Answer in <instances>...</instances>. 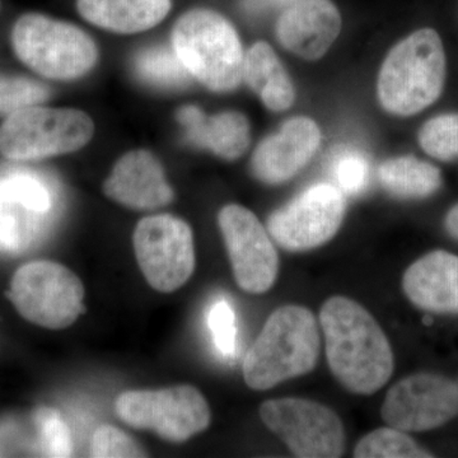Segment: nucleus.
I'll return each instance as SVG.
<instances>
[{"mask_svg":"<svg viewBox=\"0 0 458 458\" xmlns=\"http://www.w3.org/2000/svg\"><path fill=\"white\" fill-rule=\"evenodd\" d=\"M117 417L134 429L152 430L168 442L182 443L204 432L210 408L198 388L190 385L162 390L126 391L116 400Z\"/></svg>","mask_w":458,"mask_h":458,"instance_id":"6e6552de","label":"nucleus"},{"mask_svg":"<svg viewBox=\"0 0 458 458\" xmlns=\"http://www.w3.org/2000/svg\"><path fill=\"white\" fill-rule=\"evenodd\" d=\"M297 2H300V0H240L243 11L246 13L252 14V16L283 12Z\"/></svg>","mask_w":458,"mask_h":458,"instance_id":"7c9ffc66","label":"nucleus"},{"mask_svg":"<svg viewBox=\"0 0 458 458\" xmlns=\"http://www.w3.org/2000/svg\"><path fill=\"white\" fill-rule=\"evenodd\" d=\"M424 152L439 161L458 159V114L433 117L419 131Z\"/></svg>","mask_w":458,"mask_h":458,"instance_id":"b1692460","label":"nucleus"},{"mask_svg":"<svg viewBox=\"0 0 458 458\" xmlns=\"http://www.w3.org/2000/svg\"><path fill=\"white\" fill-rule=\"evenodd\" d=\"M445 81L441 38L432 29L419 30L386 57L379 72L378 98L388 113L412 116L439 98Z\"/></svg>","mask_w":458,"mask_h":458,"instance_id":"7ed1b4c3","label":"nucleus"},{"mask_svg":"<svg viewBox=\"0 0 458 458\" xmlns=\"http://www.w3.org/2000/svg\"><path fill=\"white\" fill-rule=\"evenodd\" d=\"M104 192L111 200L132 210H156L174 200V190L165 180L164 167L147 150H132L123 156L105 181Z\"/></svg>","mask_w":458,"mask_h":458,"instance_id":"2eb2a0df","label":"nucleus"},{"mask_svg":"<svg viewBox=\"0 0 458 458\" xmlns=\"http://www.w3.org/2000/svg\"><path fill=\"white\" fill-rule=\"evenodd\" d=\"M135 73L144 83L162 89H181L191 83L192 75L174 49L153 47L135 57Z\"/></svg>","mask_w":458,"mask_h":458,"instance_id":"4be33fe9","label":"nucleus"},{"mask_svg":"<svg viewBox=\"0 0 458 458\" xmlns=\"http://www.w3.org/2000/svg\"><path fill=\"white\" fill-rule=\"evenodd\" d=\"M12 45L21 62L50 80L82 77L98 57V47L86 32L42 14L21 17L12 31Z\"/></svg>","mask_w":458,"mask_h":458,"instance_id":"39448f33","label":"nucleus"},{"mask_svg":"<svg viewBox=\"0 0 458 458\" xmlns=\"http://www.w3.org/2000/svg\"><path fill=\"white\" fill-rule=\"evenodd\" d=\"M90 454L98 458L147 457L146 451L131 437L108 424L96 429Z\"/></svg>","mask_w":458,"mask_h":458,"instance_id":"cd10ccee","label":"nucleus"},{"mask_svg":"<svg viewBox=\"0 0 458 458\" xmlns=\"http://www.w3.org/2000/svg\"><path fill=\"white\" fill-rule=\"evenodd\" d=\"M410 302L424 311L438 315L458 313V256L430 252L415 261L403 279Z\"/></svg>","mask_w":458,"mask_h":458,"instance_id":"f3484780","label":"nucleus"},{"mask_svg":"<svg viewBox=\"0 0 458 458\" xmlns=\"http://www.w3.org/2000/svg\"><path fill=\"white\" fill-rule=\"evenodd\" d=\"M331 372L352 394L381 390L394 372L390 342L375 318L351 298H330L319 311Z\"/></svg>","mask_w":458,"mask_h":458,"instance_id":"f257e3e1","label":"nucleus"},{"mask_svg":"<svg viewBox=\"0 0 458 458\" xmlns=\"http://www.w3.org/2000/svg\"><path fill=\"white\" fill-rule=\"evenodd\" d=\"M333 174L336 188L344 195L355 197L361 194L369 186V159L357 150H344L334 159Z\"/></svg>","mask_w":458,"mask_h":458,"instance_id":"bb28decb","label":"nucleus"},{"mask_svg":"<svg viewBox=\"0 0 458 458\" xmlns=\"http://www.w3.org/2000/svg\"><path fill=\"white\" fill-rule=\"evenodd\" d=\"M84 20L119 33L147 31L164 21L171 0H77Z\"/></svg>","mask_w":458,"mask_h":458,"instance_id":"6ab92c4d","label":"nucleus"},{"mask_svg":"<svg viewBox=\"0 0 458 458\" xmlns=\"http://www.w3.org/2000/svg\"><path fill=\"white\" fill-rule=\"evenodd\" d=\"M23 437V430L16 424H0V457L16 456L20 452L31 451Z\"/></svg>","mask_w":458,"mask_h":458,"instance_id":"c756f323","label":"nucleus"},{"mask_svg":"<svg viewBox=\"0 0 458 458\" xmlns=\"http://www.w3.org/2000/svg\"><path fill=\"white\" fill-rule=\"evenodd\" d=\"M342 30V16L331 0H300L280 14L276 35L283 47L306 60L325 55Z\"/></svg>","mask_w":458,"mask_h":458,"instance_id":"dca6fc26","label":"nucleus"},{"mask_svg":"<svg viewBox=\"0 0 458 458\" xmlns=\"http://www.w3.org/2000/svg\"><path fill=\"white\" fill-rule=\"evenodd\" d=\"M172 42L189 73L207 89L228 92L242 82V45L234 27L216 12L192 9L183 14Z\"/></svg>","mask_w":458,"mask_h":458,"instance_id":"20e7f679","label":"nucleus"},{"mask_svg":"<svg viewBox=\"0 0 458 458\" xmlns=\"http://www.w3.org/2000/svg\"><path fill=\"white\" fill-rule=\"evenodd\" d=\"M344 216L343 192L331 183H318L271 214L267 231L283 249L309 251L335 236Z\"/></svg>","mask_w":458,"mask_h":458,"instance_id":"9b49d317","label":"nucleus"},{"mask_svg":"<svg viewBox=\"0 0 458 458\" xmlns=\"http://www.w3.org/2000/svg\"><path fill=\"white\" fill-rule=\"evenodd\" d=\"M260 417L295 457L343 456L345 450L343 421L335 411L322 403L298 397L265 401Z\"/></svg>","mask_w":458,"mask_h":458,"instance_id":"9d476101","label":"nucleus"},{"mask_svg":"<svg viewBox=\"0 0 458 458\" xmlns=\"http://www.w3.org/2000/svg\"><path fill=\"white\" fill-rule=\"evenodd\" d=\"M354 457L427 458L433 454L421 448L406 432L387 427L364 436L355 447Z\"/></svg>","mask_w":458,"mask_h":458,"instance_id":"5701e85b","label":"nucleus"},{"mask_svg":"<svg viewBox=\"0 0 458 458\" xmlns=\"http://www.w3.org/2000/svg\"><path fill=\"white\" fill-rule=\"evenodd\" d=\"M132 243L141 273L156 291L172 293L191 278L194 237L182 219L170 214L147 216L138 223Z\"/></svg>","mask_w":458,"mask_h":458,"instance_id":"1a4fd4ad","label":"nucleus"},{"mask_svg":"<svg viewBox=\"0 0 458 458\" xmlns=\"http://www.w3.org/2000/svg\"><path fill=\"white\" fill-rule=\"evenodd\" d=\"M218 223L238 286L252 294L269 291L278 278L279 256L258 216L231 204L219 212Z\"/></svg>","mask_w":458,"mask_h":458,"instance_id":"f8f14e48","label":"nucleus"},{"mask_svg":"<svg viewBox=\"0 0 458 458\" xmlns=\"http://www.w3.org/2000/svg\"><path fill=\"white\" fill-rule=\"evenodd\" d=\"M321 339L318 321L302 306L280 307L271 313L260 335L247 352L243 378L252 390L264 391L307 375L318 364Z\"/></svg>","mask_w":458,"mask_h":458,"instance_id":"f03ea898","label":"nucleus"},{"mask_svg":"<svg viewBox=\"0 0 458 458\" xmlns=\"http://www.w3.org/2000/svg\"><path fill=\"white\" fill-rule=\"evenodd\" d=\"M319 143L318 123L309 117H293L258 147L252 157V172L256 179L269 185L285 182L306 167Z\"/></svg>","mask_w":458,"mask_h":458,"instance_id":"4468645a","label":"nucleus"},{"mask_svg":"<svg viewBox=\"0 0 458 458\" xmlns=\"http://www.w3.org/2000/svg\"><path fill=\"white\" fill-rule=\"evenodd\" d=\"M176 117L192 144L208 148L228 161L240 158L250 146V123L242 114L228 111L207 116L197 106H186Z\"/></svg>","mask_w":458,"mask_h":458,"instance_id":"a211bd4d","label":"nucleus"},{"mask_svg":"<svg viewBox=\"0 0 458 458\" xmlns=\"http://www.w3.org/2000/svg\"><path fill=\"white\" fill-rule=\"evenodd\" d=\"M243 80L270 110L285 111L293 105V83L267 42H258L245 54Z\"/></svg>","mask_w":458,"mask_h":458,"instance_id":"aec40b11","label":"nucleus"},{"mask_svg":"<svg viewBox=\"0 0 458 458\" xmlns=\"http://www.w3.org/2000/svg\"><path fill=\"white\" fill-rule=\"evenodd\" d=\"M381 415L403 432L436 429L458 417V382L432 373L406 377L386 394Z\"/></svg>","mask_w":458,"mask_h":458,"instance_id":"ddd939ff","label":"nucleus"},{"mask_svg":"<svg viewBox=\"0 0 458 458\" xmlns=\"http://www.w3.org/2000/svg\"><path fill=\"white\" fill-rule=\"evenodd\" d=\"M95 125L83 111L32 106L0 125V153L13 161H38L75 152L92 140Z\"/></svg>","mask_w":458,"mask_h":458,"instance_id":"423d86ee","label":"nucleus"},{"mask_svg":"<svg viewBox=\"0 0 458 458\" xmlns=\"http://www.w3.org/2000/svg\"><path fill=\"white\" fill-rule=\"evenodd\" d=\"M209 327L216 351L225 357H232L236 352V315L227 301L221 300L213 304Z\"/></svg>","mask_w":458,"mask_h":458,"instance_id":"c85d7f7f","label":"nucleus"},{"mask_svg":"<svg viewBox=\"0 0 458 458\" xmlns=\"http://www.w3.org/2000/svg\"><path fill=\"white\" fill-rule=\"evenodd\" d=\"M50 98L49 87L25 77L0 74V114L38 106Z\"/></svg>","mask_w":458,"mask_h":458,"instance_id":"393cba45","label":"nucleus"},{"mask_svg":"<svg viewBox=\"0 0 458 458\" xmlns=\"http://www.w3.org/2000/svg\"><path fill=\"white\" fill-rule=\"evenodd\" d=\"M35 424L38 428L40 454L51 457L72 456L71 436L56 410H38Z\"/></svg>","mask_w":458,"mask_h":458,"instance_id":"a878e982","label":"nucleus"},{"mask_svg":"<svg viewBox=\"0 0 458 458\" xmlns=\"http://www.w3.org/2000/svg\"><path fill=\"white\" fill-rule=\"evenodd\" d=\"M377 174L382 188L400 199L428 198L442 185L441 171L415 157L388 159Z\"/></svg>","mask_w":458,"mask_h":458,"instance_id":"412c9836","label":"nucleus"},{"mask_svg":"<svg viewBox=\"0 0 458 458\" xmlns=\"http://www.w3.org/2000/svg\"><path fill=\"white\" fill-rule=\"evenodd\" d=\"M445 228L448 233L458 241V204L454 205L445 216Z\"/></svg>","mask_w":458,"mask_h":458,"instance_id":"2f4dec72","label":"nucleus"},{"mask_svg":"<svg viewBox=\"0 0 458 458\" xmlns=\"http://www.w3.org/2000/svg\"><path fill=\"white\" fill-rule=\"evenodd\" d=\"M8 298L23 318L50 330L69 327L86 312L82 282L53 261L21 267L12 278Z\"/></svg>","mask_w":458,"mask_h":458,"instance_id":"0eeeda50","label":"nucleus"}]
</instances>
